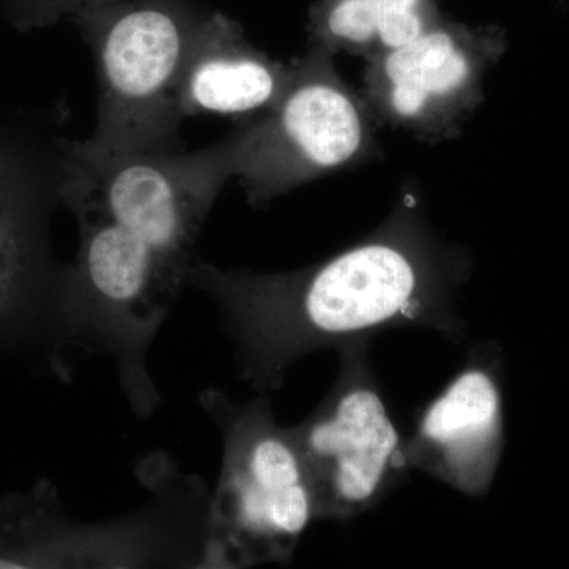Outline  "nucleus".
<instances>
[{
	"instance_id": "1",
	"label": "nucleus",
	"mask_w": 569,
	"mask_h": 569,
	"mask_svg": "<svg viewBox=\"0 0 569 569\" xmlns=\"http://www.w3.org/2000/svg\"><path fill=\"white\" fill-rule=\"evenodd\" d=\"M208 13L197 0H104L73 18L99 80V114L86 148L182 149L183 73Z\"/></svg>"
},
{
	"instance_id": "2",
	"label": "nucleus",
	"mask_w": 569,
	"mask_h": 569,
	"mask_svg": "<svg viewBox=\"0 0 569 569\" xmlns=\"http://www.w3.org/2000/svg\"><path fill=\"white\" fill-rule=\"evenodd\" d=\"M200 403L223 441L201 568L287 560L317 516L316 493L293 430L280 429L263 400L236 406L224 392L208 388Z\"/></svg>"
},
{
	"instance_id": "3",
	"label": "nucleus",
	"mask_w": 569,
	"mask_h": 569,
	"mask_svg": "<svg viewBox=\"0 0 569 569\" xmlns=\"http://www.w3.org/2000/svg\"><path fill=\"white\" fill-rule=\"evenodd\" d=\"M74 212L80 250L66 269L71 335L84 358H112L133 413L149 418L162 400L149 353L189 276L103 213Z\"/></svg>"
},
{
	"instance_id": "4",
	"label": "nucleus",
	"mask_w": 569,
	"mask_h": 569,
	"mask_svg": "<svg viewBox=\"0 0 569 569\" xmlns=\"http://www.w3.org/2000/svg\"><path fill=\"white\" fill-rule=\"evenodd\" d=\"M335 58L307 48L290 62V80L274 107L231 130L233 178L250 203H266L380 152L378 127Z\"/></svg>"
},
{
	"instance_id": "5",
	"label": "nucleus",
	"mask_w": 569,
	"mask_h": 569,
	"mask_svg": "<svg viewBox=\"0 0 569 569\" xmlns=\"http://www.w3.org/2000/svg\"><path fill=\"white\" fill-rule=\"evenodd\" d=\"M231 178L230 133L194 152L100 153L71 142L62 192L71 208L103 213L189 276L201 228Z\"/></svg>"
},
{
	"instance_id": "6",
	"label": "nucleus",
	"mask_w": 569,
	"mask_h": 569,
	"mask_svg": "<svg viewBox=\"0 0 569 569\" xmlns=\"http://www.w3.org/2000/svg\"><path fill=\"white\" fill-rule=\"evenodd\" d=\"M508 32L443 18L417 39L366 61L361 97L377 127L422 141L455 140L485 100L488 71L507 54Z\"/></svg>"
},
{
	"instance_id": "7",
	"label": "nucleus",
	"mask_w": 569,
	"mask_h": 569,
	"mask_svg": "<svg viewBox=\"0 0 569 569\" xmlns=\"http://www.w3.org/2000/svg\"><path fill=\"white\" fill-rule=\"evenodd\" d=\"M312 481L317 515H342L366 503L383 481L399 436L369 389H351L293 429Z\"/></svg>"
},
{
	"instance_id": "8",
	"label": "nucleus",
	"mask_w": 569,
	"mask_h": 569,
	"mask_svg": "<svg viewBox=\"0 0 569 569\" xmlns=\"http://www.w3.org/2000/svg\"><path fill=\"white\" fill-rule=\"evenodd\" d=\"M290 80V63L276 61L247 40L220 11L206 17L181 86L182 119L219 114L238 121L271 110Z\"/></svg>"
},
{
	"instance_id": "9",
	"label": "nucleus",
	"mask_w": 569,
	"mask_h": 569,
	"mask_svg": "<svg viewBox=\"0 0 569 569\" xmlns=\"http://www.w3.org/2000/svg\"><path fill=\"white\" fill-rule=\"evenodd\" d=\"M443 18L438 0H316L307 20V48L369 61Z\"/></svg>"
},
{
	"instance_id": "10",
	"label": "nucleus",
	"mask_w": 569,
	"mask_h": 569,
	"mask_svg": "<svg viewBox=\"0 0 569 569\" xmlns=\"http://www.w3.org/2000/svg\"><path fill=\"white\" fill-rule=\"evenodd\" d=\"M500 433V396L485 372L463 373L427 411L422 437L467 478L482 460L489 463Z\"/></svg>"
},
{
	"instance_id": "11",
	"label": "nucleus",
	"mask_w": 569,
	"mask_h": 569,
	"mask_svg": "<svg viewBox=\"0 0 569 569\" xmlns=\"http://www.w3.org/2000/svg\"><path fill=\"white\" fill-rule=\"evenodd\" d=\"M104 0H37L43 17H70L77 18L82 11L91 9L97 3H102Z\"/></svg>"
}]
</instances>
